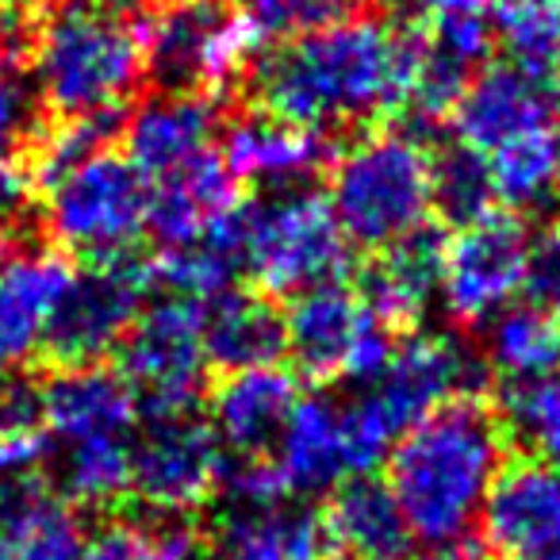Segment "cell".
Wrapping results in <instances>:
<instances>
[{
    "instance_id": "6da1fadb",
    "label": "cell",
    "mask_w": 560,
    "mask_h": 560,
    "mask_svg": "<svg viewBox=\"0 0 560 560\" xmlns=\"http://www.w3.org/2000/svg\"><path fill=\"white\" fill-rule=\"evenodd\" d=\"M407 32L376 16H350L265 55L254 93L269 116L327 135L399 112Z\"/></svg>"
},
{
    "instance_id": "7a4b0ae2",
    "label": "cell",
    "mask_w": 560,
    "mask_h": 560,
    "mask_svg": "<svg viewBox=\"0 0 560 560\" xmlns=\"http://www.w3.org/2000/svg\"><path fill=\"white\" fill-rule=\"evenodd\" d=\"M506 465V430L480 399H457L415 422L388 453L384 483L411 541L457 549L480 526L483 503Z\"/></svg>"
},
{
    "instance_id": "3957f363",
    "label": "cell",
    "mask_w": 560,
    "mask_h": 560,
    "mask_svg": "<svg viewBox=\"0 0 560 560\" xmlns=\"http://www.w3.org/2000/svg\"><path fill=\"white\" fill-rule=\"evenodd\" d=\"M32 73L39 101L58 119L124 116L147 73L139 20L104 0L62 4L35 35Z\"/></svg>"
},
{
    "instance_id": "277c9868",
    "label": "cell",
    "mask_w": 560,
    "mask_h": 560,
    "mask_svg": "<svg viewBox=\"0 0 560 560\" xmlns=\"http://www.w3.org/2000/svg\"><path fill=\"white\" fill-rule=\"evenodd\" d=\"M330 211L350 246L384 249L427 226L430 150L415 131H373L346 147L330 165Z\"/></svg>"
},
{
    "instance_id": "5b68a950",
    "label": "cell",
    "mask_w": 560,
    "mask_h": 560,
    "mask_svg": "<svg viewBox=\"0 0 560 560\" xmlns=\"http://www.w3.org/2000/svg\"><path fill=\"white\" fill-rule=\"evenodd\" d=\"M242 269L265 296H300L338 284L353 261L350 238L338 226L327 196L312 188H277L246 203L238 219Z\"/></svg>"
},
{
    "instance_id": "8992f818",
    "label": "cell",
    "mask_w": 560,
    "mask_h": 560,
    "mask_svg": "<svg viewBox=\"0 0 560 560\" xmlns=\"http://www.w3.org/2000/svg\"><path fill=\"white\" fill-rule=\"evenodd\" d=\"M43 192L47 231L62 254H78L89 265L135 257L131 249L147 234L150 185L124 154L101 150L43 185Z\"/></svg>"
},
{
    "instance_id": "52a82bcc",
    "label": "cell",
    "mask_w": 560,
    "mask_h": 560,
    "mask_svg": "<svg viewBox=\"0 0 560 560\" xmlns=\"http://www.w3.org/2000/svg\"><path fill=\"white\" fill-rule=\"evenodd\" d=\"M142 70L162 93L211 96L231 89L254 58V39L226 0H162L139 20Z\"/></svg>"
},
{
    "instance_id": "ba28073f",
    "label": "cell",
    "mask_w": 560,
    "mask_h": 560,
    "mask_svg": "<svg viewBox=\"0 0 560 560\" xmlns=\"http://www.w3.org/2000/svg\"><path fill=\"white\" fill-rule=\"evenodd\" d=\"M119 376L150 422L192 415L208 388L203 304L177 296L150 300L119 342Z\"/></svg>"
},
{
    "instance_id": "9c48e42d",
    "label": "cell",
    "mask_w": 560,
    "mask_h": 560,
    "mask_svg": "<svg viewBox=\"0 0 560 560\" xmlns=\"http://www.w3.org/2000/svg\"><path fill=\"white\" fill-rule=\"evenodd\" d=\"M280 315H284V353L312 381H350L369 388L381 381L399 342L361 304L358 289H346L342 280L300 292Z\"/></svg>"
},
{
    "instance_id": "30bf717a",
    "label": "cell",
    "mask_w": 560,
    "mask_h": 560,
    "mask_svg": "<svg viewBox=\"0 0 560 560\" xmlns=\"http://www.w3.org/2000/svg\"><path fill=\"white\" fill-rule=\"evenodd\" d=\"M154 277L150 265L135 257L119 261H96L89 269L73 272L70 289L43 335L39 350L62 365H101L112 350L127 338L142 307L150 304Z\"/></svg>"
},
{
    "instance_id": "8fae6325",
    "label": "cell",
    "mask_w": 560,
    "mask_h": 560,
    "mask_svg": "<svg viewBox=\"0 0 560 560\" xmlns=\"http://www.w3.org/2000/svg\"><path fill=\"white\" fill-rule=\"evenodd\" d=\"M529 226L522 215L491 211L445 238L442 307L457 327H488L514 304L526 280Z\"/></svg>"
},
{
    "instance_id": "7c38bea8",
    "label": "cell",
    "mask_w": 560,
    "mask_h": 560,
    "mask_svg": "<svg viewBox=\"0 0 560 560\" xmlns=\"http://www.w3.org/2000/svg\"><path fill=\"white\" fill-rule=\"evenodd\" d=\"M223 460L211 427L192 415L154 419L131 442V495L162 518H180L219 491Z\"/></svg>"
},
{
    "instance_id": "4fadbf2b",
    "label": "cell",
    "mask_w": 560,
    "mask_h": 560,
    "mask_svg": "<svg viewBox=\"0 0 560 560\" xmlns=\"http://www.w3.org/2000/svg\"><path fill=\"white\" fill-rule=\"evenodd\" d=\"M488 381V365L450 335H411L396 342L381 381L369 384V396L381 407L399 438L457 399H476Z\"/></svg>"
},
{
    "instance_id": "5bb4252c",
    "label": "cell",
    "mask_w": 560,
    "mask_h": 560,
    "mask_svg": "<svg viewBox=\"0 0 560 560\" xmlns=\"http://www.w3.org/2000/svg\"><path fill=\"white\" fill-rule=\"evenodd\" d=\"M450 119L457 142L488 158L491 150L534 127L560 124V89L552 85L549 73L522 70L514 62L483 66L460 93Z\"/></svg>"
},
{
    "instance_id": "9a60e30c",
    "label": "cell",
    "mask_w": 560,
    "mask_h": 560,
    "mask_svg": "<svg viewBox=\"0 0 560 560\" xmlns=\"http://www.w3.org/2000/svg\"><path fill=\"white\" fill-rule=\"evenodd\" d=\"M480 534L506 560L560 549V468L534 457L506 460L483 503Z\"/></svg>"
},
{
    "instance_id": "2e32d148",
    "label": "cell",
    "mask_w": 560,
    "mask_h": 560,
    "mask_svg": "<svg viewBox=\"0 0 560 560\" xmlns=\"http://www.w3.org/2000/svg\"><path fill=\"white\" fill-rule=\"evenodd\" d=\"M39 427L47 442L78 445L96 438H131L139 422L135 392L116 369L62 365L35 388Z\"/></svg>"
},
{
    "instance_id": "e0dca14e",
    "label": "cell",
    "mask_w": 560,
    "mask_h": 560,
    "mask_svg": "<svg viewBox=\"0 0 560 560\" xmlns=\"http://www.w3.org/2000/svg\"><path fill=\"white\" fill-rule=\"evenodd\" d=\"M300 396V381L280 365L226 373L208 396V427L226 457H272Z\"/></svg>"
},
{
    "instance_id": "ac0fdd59",
    "label": "cell",
    "mask_w": 560,
    "mask_h": 560,
    "mask_svg": "<svg viewBox=\"0 0 560 560\" xmlns=\"http://www.w3.org/2000/svg\"><path fill=\"white\" fill-rule=\"evenodd\" d=\"M442 269L445 234L427 223L407 238L376 249V257L361 272L358 296L392 335L415 330L442 300Z\"/></svg>"
},
{
    "instance_id": "d6986e66",
    "label": "cell",
    "mask_w": 560,
    "mask_h": 560,
    "mask_svg": "<svg viewBox=\"0 0 560 560\" xmlns=\"http://www.w3.org/2000/svg\"><path fill=\"white\" fill-rule=\"evenodd\" d=\"M219 112L211 96L158 93L124 119V158L147 185L215 150Z\"/></svg>"
},
{
    "instance_id": "ffe728a7",
    "label": "cell",
    "mask_w": 560,
    "mask_h": 560,
    "mask_svg": "<svg viewBox=\"0 0 560 560\" xmlns=\"http://www.w3.org/2000/svg\"><path fill=\"white\" fill-rule=\"evenodd\" d=\"M242 203V185L223 165L219 150H208L192 165L150 185L147 231L162 242V249H185L231 223Z\"/></svg>"
},
{
    "instance_id": "44dd1931",
    "label": "cell",
    "mask_w": 560,
    "mask_h": 560,
    "mask_svg": "<svg viewBox=\"0 0 560 560\" xmlns=\"http://www.w3.org/2000/svg\"><path fill=\"white\" fill-rule=\"evenodd\" d=\"M70 280L73 265L62 249L0 238V346L12 361L43 346Z\"/></svg>"
},
{
    "instance_id": "7402d4cb",
    "label": "cell",
    "mask_w": 560,
    "mask_h": 560,
    "mask_svg": "<svg viewBox=\"0 0 560 560\" xmlns=\"http://www.w3.org/2000/svg\"><path fill=\"white\" fill-rule=\"evenodd\" d=\"M219 158L238 185H257L265 192L300 188L327 162V135L277 119L269 112H246L223 131Z\"/></svg>"
},
{
    "instance_id": "603a6c76",
    "label": "cell",
    "mask_w": 560,
    "mask_h": 560,
    "mask_svg": "<svg viewBox=\"0 0 560 560\" xmlns=\"http://www.w3.org/2000/svg\"><path fill=\"white\" fill-rule=\"evenodd\" d=\"M219 560H327V522L304 499L226 506L215 522Z\"/></svg>"
},
{
    "instance_id": "cb8c5ba5",
    "label": "cell",
    "mask_w": 560,
    "mask_h": 560,
    "mask_svg": "<svg viewBox=\"0 0 560 560\" xmlns=\"http://www.w3.org/2000/svg\"><path fill=\"white\" fill-rule=\"evenodd\" d=\"M323 522L330 552L342 560H404L411 552V529L388 483L376 476H353L338 483Z\"/></svg>"
},
{
    "instance_id": "d4e9b609",
    "label": "cell",
    "mask_w": 560,
    "mask_h": 560,
    "mask_svg": "<svg viewBox=\"0 0 560 560\" xmlns=\"http://www.w3.org/2000/svg\"><path fill=\"white\" fill-rule=\"evenodd\" d=\"M203 353L223 376L277 365L284 358V315L265 292L231 289L203 307Z\"/></svg>"
},
{
    "instance_id": "484cf974",
    "label": "cell",
    "mask_w": 560,
    "mask_h": 560,
    "mask_svg": "<svg viewBox=\"0 0 560 560\" xmlns=\"http://www.w3.org/2000/svg\"><path fill=\"white\" fill-rule=\"evenodd\" d=\"M272 465H277L289 495H319V491H335L338 483L350 480L335 399L300 396L289 427L272 450Z\"/></svg>"
},
{
    "instance_id": "4316f807",
    "label": "cell",
    "mask_w": 560,
    "mask_h": 560,
    "mask_svg": "<svg viewBox=\"0 0 560 560\" xmlns=\"http://www.w3.org/2000/svg\"><path fill=\"white\" fill-rule=\"evenodd\" d=\"M483 365L506 388L552 376L560 369V330L552 312L537 304H511L488 323Z\"/></svg>"
},
{
    "instance_id": "83f0119b",
    "label": "cell",
    "mask_w": 560,
    "mask_h": 560,
    "mask_svg": "<svg viewBox=\"0 0 560 560\" xmlns=\"http://www.w3.org/2000/svg\"><path fill=\"white\" fill-rule=\"evenodd\" d=\"M495 200L511 211H549L560 200V124L534 127L488 154Z\"/></svg>"
},
{
    "instance_id": "f1b7e54d",
    "label": "cell",
    "mask_w": 560,
    "mask_h": 560,
    "mask_svg": "<svg viewBox=\"0 0 560 560\" xmlns=\"http://www.w3.org/2000/svg\"><path fill=\"white\" fill-rule=\"evenodd\" d=\"M246 208V203H242ZM238 219L242 211L226 226H219L215 234H208L203 242L185 249H165L154 265V289H162V296L192 300V304L208 307L211 300L226 296L234 289V277L242 272V246H238Z\"/></svg>"
},
{
    "instance_id": "f546056e",
    "label": "cell",
    "mask_w": 560,
    "mask_h": 560,
    "mask_svg": "<svg viewBox=\"0 0 560 560\" xmlns=\"http://www.w3.org/2000/svg\"><path fill=\"white\" fill-rule=\"evenodd\" d=\"M58 491L70 506H112L131 495V438L62 445Z\"/></svg>"
},
{
    "instance_id": "4dcf8cb0",
    "label": "cell",
    "mask_w": 560,
    "mask_h": 560,
    "mask_svg": "<svg viewBox=\"0 0 560 560\" xmlns=\"http://www.w3.org/2000/svg\"><path fill=\"white\" fill-rule=\"evenodd\" d=\"M411 32L434 55L476 78L495 50V0H438Z\"/></svg>"
},
{
    "instance_id": "1f68e13d",
    "label": "cell",
    "mask_w": 560,
    "mask_h": 560,
    "mask_svg": "<svg viewBox=\"0 0 560 560\" xmlns=\"http://www.w3.org/2000/svg\"><path fill=\"white\" fill-rule=\"evenodd\" d=\"M16 560H89V529L66 499L35 491L4 529Z\"/></svg>"
},
{
    "instance_id": "d6a6232c",
    "label": "cell",
    "mask_w": 560,
    "mask_h": 560,
    "mask_svg": "<svg viewBox=\"0 0 560 560\" xmlns=\"http://www.w3.org/2000/svg\"><path fill=\"white\" fill-rule=\"evenodd\" d=\"M430 196H434V211L460 226L476 223V219L495 211V185H491L488 158L468 150L465 142H450L438 154H430Z\"/></svg>"
},
{
    "instance_id": "836d02e7",
    "label": "cell",
    "mask_w": 560,
    "mask_h": 560,
    "mask_svg": "<svg viewBox=\"0 0 560 560\" xmlns=\"http://www.w3.org/2000/svg\"><path fill=\"white\" fill-rule=\"evenodd\" d=\"M358 0H242V24L254 47H289L315 32L358 16Z\"/></svg>"
},
{
    "instance_id": "e575fe53",
    "label": "cell",
    "mask_w": 560,
    "mask_h": 560,
    "mask_svg": "<svg viewBox=\"0 0 560 560\" xmlns=\"http://www.w3.org/2000/svg\"><path fill=\"white\" fill-rule=\"evenodd\" d=\"M495 43L506 62L549 73L560 50V0H495Z\"/></svg>"
},
{
    "instance_id": "d590c367",
    "label": "cell",
    "mask_w": 560,
    "mask_h": 560,
    "mask_svg": "<svg viewBox=\"0 0 560 560\" xmlns=\"http://www.w3.org/2000/svg\"><path fill=\"white\" fill-rule=\"evenodd\" d=\"M503 430H511L534 460L560 468V373L503 392Z\"/></svg>"
},
{
    "instance_id": "8d00e7d4",
    "label": "cell",
    "mask_w": 560,
    "mask_h": 560,
    "mask_svg": "<svg viewBox=\"0 0 560 560\" xmlns=\"http://www.w3.org/2000/svg\"><path fill=\"white\" fill-rule=\"evenodd\" d=\"M89 560H196V534L177 518L108 522L89 537Z\"/></svg>"
},
{
    "instance_id": "74e56055",
    "label": "cell",
    "mask_w": 560,
    "mask_h": 560,
    "mask_svg": "<svg viewBox=\"0 0 560 560\" xmlns=\"http://www.w3.org/2000/svg\"><path fill=\"white\" fill-rule=\"evenodd\" d=\"M522 292L529 296V304L545 307V312L560 307V223L545 226L541 234H529Z\"/></svg>"
},
{
    "instance_id": "f35d334b",
    "label": "cell",
    "mask_w": 560,
    "mask_h": 560,
    "mask_svg": "<svg viewBox=\"0 0 560 560\" xmlns=\"http://www.w3.org/2000/svg\"><path fill=\"white\" fill-rule=\"evenodd\" d=\"M32 131V93L16 73H0V162H16Z\"/></svg>"
},
{
    "instance_id": "ab89813d",
    "label": "cell",
    "mask_w": 560,
    "mask_h": 560,
    "mask_svg": "<svg viewBox=\"0 0 560 560\" xmlns=\"http://www.w3.org/2000/svg\"><path fill=\"white\" fill-rule=\"evenodd\" d=\"M35 177L24 162H0V231L12 226L20 215H24L27 200H32Z\"/></svg>"
},
{
    "instance_id": "60d3db41",
    "label": "cell",
    "mask_w": 560,
    "mask_h": 560,
    "mask_svg": "<svg viewBox=\"0 0 560 560\" xmlns=\"http://www.w3.org/2000/svg\"><path fill=\"white\" fill-rule=\"evenodd\" d=\"M392 4H396V12L407 20V24H411V27H419L422 20L430 16V9H434L438 0H392Z\"/></svg>"
},
{
    "instance_id": "b9f144b4",
    "label": "cell",
    "mask_w": 560,
    "mask_h": 560,
    "mask_svg": "<svg viewBox=\"0 0 560 560\" xmlns=\"http://www.w3.org/2000/svg\"><path fill=\"white\" fill-rule=\"evenodd\" d=\"M404 560H472L468 552H430V557H404Z\"/></svg>"
},
{
    "instance_id": "7bdbcfd3",
    "label": "cell",
    "mask_w": 560,
    "mask_h": 560,
    "mask_svg": "<svg viewBox=\"0 0 560 560\" xmlns=\"http://www.w3.org/2000/svg\"><path fill=\"white\" fill-rule=\"evenodd\" d=\"M9 365H12V358H9V350H4V346H0V388H4V384H9Z\"/></svg>"
},
{
    "instance_id": "ee69618b",
    "label": "cell",
    "mask_w": 560,
    "mask_h": 560,
    "mask_svg": "<svg viewBox=\"0 0 560 560\" xmlns=\"http://www.w3.org/2000/svg\"><path fill=\"white\" fill-rule=\"evenodd\" d=\"M0 560H16V557H12V545H9V537H4V534H0Z\"/></svg>"
},
{
    "instance_id": "f6af8a7d",
    "label": "cell",
    "mask_w": 560,
    "mask_h": 560,
    "mask_svg": "<svg viewBox=\"0 0 560 560\" xmlns=\"http://www.w3.org/2000/svg\"><path fill=\"white\" fill-rule=\"evenodd\" d=\"M0 4H35L39 9V4H58V0H0Z\"/></svg>"
},
{
    "instance_id": "bcb514c9",
    "label": "cell",
    "mask_w": 560,
    "mask_h": 560,
    "mask_svg": "<svg viewBox=\"0 0 560 560\" xmlns=\"http://www.w3.org/2000/svg\"><path fill=\"white\" fill-rule=\"evenodd\" d=\"M549 78H552V85H557V89H560V50H557V62H552Z\"/></svg>"
},
{
    "instance_id": "7dc6e473",
    "label": "cell",
    "mask_w": 560,
    "mask_h": 560,
    "mask_svg": "<svg viewBox=\"0 0 560 560\" xmlns=\"http://www.w3.org/2000/svg\"><path fill=\"white\" fill-rule=\"evenodd\" d=\"M522 560H560V549H552V552H537V557H522Z\"/></svg>"
},
{
    "instance_id": "c3c4849f",
    "label": "cell",
    "mask_w": 560,
    "mask_h": 560,
    "mask_svg": "<svg viewBox=\"0 0 560 560\" xmlns=\"http://www.w3.org/2000/svg\"><path fill=\"white\" fill-rule=\"evenodd\" d=\"M108 9H119V12H127V4H135V0H104Z\"/></svg>"
},
{
    "instance_id": "681fc988",
    "label": "cell",
    "mask_w": 560,
    "mask_h": 560,
    "mask_svg": "<svg viewBox=\"0 0 560 560\" xmlns=\"http://www.w3.org/2000/svg\"><path fill=\"white\" fill-rule=\"evenodd\" d=\"M552 319H557V330H560V307H552Z\"/></svg>"
}]
</instances>
